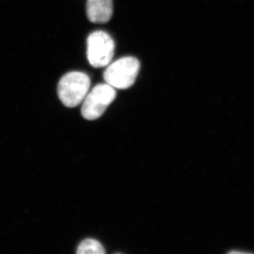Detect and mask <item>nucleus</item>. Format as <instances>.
I'll use <instances>...</instances> for the list:
<instances>
[{
	"label": "nucleus",
	"instance_id": "6",
	"mask_svg": "<svg viewBox=\"0 0 254 254\" xmlns=\"http://www.w3.org/2000/svg\"><path fill=\"white\" fill-rule=\"evenodd\" d=\"M76 253L78 254H105L103 246L98 241L93 239H87L80 244Z\"/></svg>",
	"mask_w": 254,
	"mask_h": 254
},
{
	"label": "nucleus",
	"instance_id": "5",
	"mask_svg": "<svg viewBox=\"0 0 254 254\" xmlns=\"http://www.w3.org/2000/svg\"><path fill=\"white\" fill-rule=\"evenodd\" d=\"M113 14V0H87L86 14L91 22H108Z\"/></svg>",
	"mask_w": 254,
	"mask_h": 254
},
{
	"label": "nucleus",
	"instance_id": "2",
	"mask_svg": "<svg viewBox=\"0 0 254 254\" xmlns=\"http://www.w3.org/2000/svg\"><path fill=\"white\" fill-rule=\"evenodd\" d=\"M140 66L136 58L125 57L108 65L103 73V78L106 83L113 88L127 89L136 81Z\"/></svg>",
	"mask_w": 254,
	"mask_h": 254
},
{
	"label": "nucleus",
	"instance_id": "3",
	"mask_svg": "<svg viewBox=\"0 0 254 254\" xmlns=\"http://www.w3.org/2000/svg\"><path fill=\"white\" fill-rule=\"evenodd\" d=\"M115 44L110 34L103 31L93 32L87 38V58L95 68L108 66L113 60Z\"/></svg>",
	"mask_w": 254,
	"mask_h": 254
},
{
	"label": "nucleus",
	"instance_id": "1",
	"mask_svg": "<svg viewBox=\"0 0 254 254\" xmlns=\"http://www.w3.org/2000/svg\"><path fill=\"white\" fill-rule=\"evenodd\" d=\"M91 87V79L86 73L71 71L64 75L58 86V96L67 108L78 106L85 99Z\"/></svg>",
	"mask_w": 254,
	"mask_h": 254
},
{
	"label": "nucleus",
	"instance_id": "4",
	"mask_svg": "<svg viewBox=\"0 0 254 254\" xmlns=\"http://www.w3.org/2000/svg\"><path fill=\"white\" fill-rule=\"evenodd\" d=\"M116 95L115 88L108 83L97 85L83 100L82 116L87 120H95L100 118L115 99Z\"/></svg>",
	"mask_w": 254,
	"mask_h": 254
}]
</instances>
